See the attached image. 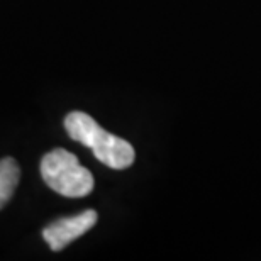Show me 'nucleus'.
Segmentation results:
<instances>
[{
	"instance_id": "nucleus-2",
	"label": "nucleus",
	"mask_w": 261,
	"mask_h": 261,
	"mask_svg": "<svg viewBox=\"0 0 261 261\" xmlns=\"http://www.w3.org/2000/svg\"><path fill=\"white\" fill-rule=\"evenodd\" d=\"M41 176L51 190L60 195L78 198L93 189V176L78 163L76 156L66 149H53L41 160Z\"/></svg>"
},
{
	"instance_id": "nucleus-3",
	"label": "nucleus",
	"mask_w": 261,
	"mask_h": 261,
	"mask_svg": "<svg viewBox=\"0 0 261 261\" xmlns=\"http://www.w3.org/2000/svg\"><path fill=\"white\" fill-rule=\"evenodd\" d=\"M97 219L98 216L95 211H85L78 214V216L58 219V221H55L44 229L43 238L53 251H61L70 243L75 241L76 238L90 231L95 226Z\"/></svg>"
},
{
	"instance_id": "nucleus-4",
	"label": "nucleus",
	"mask_w": 261,
	"mask_h": 261,
	"mask_svg": "<svg viewBox=\"0 0 261 261\" xmlns=\"http://www.w3.org/2000/svg\"><path fill=\"white\" fill-rule=\"evenodd\" d=\"M20 170L17 161L12 158L0 160V208L14 195L15 187L19 184Z\"/></svg>"
},
{
	"instance_id": "nucleus-1",
	"label": "nucleus",
	"mask_w": 261,
	"mask_h": 261,
	"mask_svg": "<svg viewBox=\"0 0 261 261\" xmlns=\"http://www.w3.org/2000/svg\"><path fill=\"white\" fill-rule=\"evenodd\" d=\"M65 129L71 139L90 148L100 163L114 170H124L133 165L134 149L126 139L102 129L85 112H71L65 117Z\"/></svg>"
}]
</instances>
